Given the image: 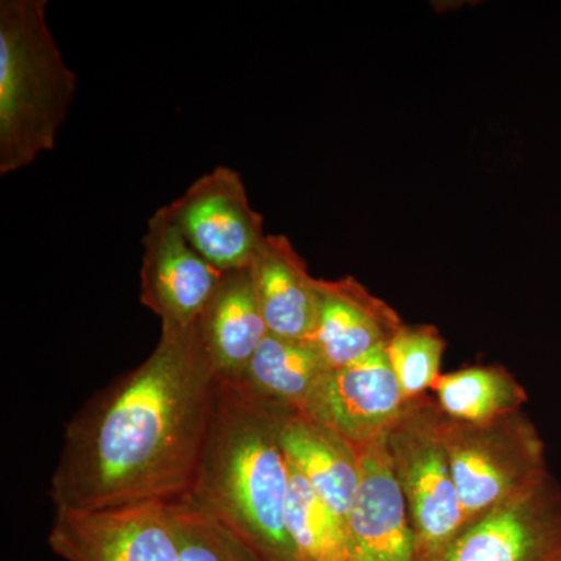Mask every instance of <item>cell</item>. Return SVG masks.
I'll use <instances>...</instances> for the list:
<instances>
[{
	"label": "cell",
	"mask_w": 561,
	"mask_h": 561,
	"mask_svg": "<svg viewBox=\"0 0 561 561\" xmlns=\"http://www.w3.org/2000/svg\"><path fill=\"white\" fill-rule=\"evenodd\" d=\"M217 382L197 324L161 327L150 356L70 419L51 476L55 511H110L184 496Z\"/></svg>",
	"instance_id": "cell-1"
},
{
	"label": "cell",
	"mask_w": 561,
	"mask_h": 561,
	"mask_svg": "<svg viewBox=\"0 0 561 561\" xmlns=\"http://www.w3.org/2000/svg\"><path fill=\"white\" fill-rule=\"evenodd\" d=\"M294 412L245 383L217 382L201 457L184 494L267 561H298L286 530L290 463L283 442Z\"/></svg>",
	"instance_id": "cell-2"
},
{
	"label": "cell",
	"mask_w": 561,
	"mask_h": 561,
	"mask_svg": "<svg viewBox=\"0 0 561 561\" xmlns=\"http://www.w3.org/2000/svg\"><path fill=\"white\" fill-rule=\"evenodd\" d=\"M46 11L47 0L0 2V175L55 149L76 95Z\"/></svg>",
	"instance_id": "cell-3"
},
{
	"label": "cell",
	"mask_w": 561,
	"mask_h": 561,
	"mask_svg": "<svg viewBox=\"0 0 561 561\" xmlns=\"http://www.w3.org/2000/svg\"><path fill=\"white\" fill-rule=\"evenodd\" d=\"M445 443L465 526L549 476L545 442L523 411L481 424L446 416Z\"/></svg>",
	"instance_id": "cell-4"
},
{
	"label": "cell",
	"mask_w": 561,
	"mask_h": 561,
	"mask_svg": "<svg viewBox=\"0 0 561 561\" xmlns=\"http://www.w3.org/2000/svg\"><path fill=\"white\" fill-rule=\"evenodd\" d=\"M446 415L427 394L409 401L387 435L391 465L415 530V561L442 552L465 527L445 443Z\"/></svg>",
	"instance_id": "cell-5"
},
{
	"label": "cell",
	"mask_w": 561,
	"mask_h": 561,
	"mask_svg": "<svg viewBox=\"0 0 561 561\" xmlns=\"http://www.w3.org/2000/svg\"><path fill=\"white\" fill-rule=\"evenodd\" d=\"M192 249L220 272L249 268L265 239L241 173L217 165L164 206Z\"/></svg>",
	"instance_id": "cell-6"
},
{
	"label": "cell",
	"mask_w": 561,
	"mask_h": 561,
	"mask_svg": "<svg viewBox=\"0 0 561 561\" xmlns=\"http://www.w3.org/2000/svg\"><path fill=\"white\" fill-rule=\"evenodd\" d=\"M47 542L65 561H180L168 502L55 511Z\"/></svg>",
	"instance_id": "cell-7"
},
{
	"label": "cell",
	"mask_w": 561,
	"mask_h": 561,
	"mask_svg": "<svg viewBox=\"0 0 561 561\" xmlns=\"http://www.w3.org/2000/svg\"><path fill=\"white\" fill-rule=\"evenodd\" d=\"M427 561H561V489L551 474L465 526Z\"/></svg>",
	"instance_id": "cell-8"
},
{
	"label": "cell",
	"mask_w": 561,
	"mask_h": 561,
	"mask_svg": "<svg viewBox=\"0 0 561 561\" xmlns=\"http://www.w3.org/2000/svg\"><path fill=\"white\" fill-rule=\"evenodd\" d=\"M142 249L140 302L160 317L161 327H195L225 272L192 249L164 206L150 217Z\"/></svg>",
	"instance_id": "cell-9"
},
{
	"label": "cell",
	"mask_w": 561,
	"mask_h": 561,
	"mask_svg": "<svg viewBox=\"0 0 561 561\" xmlns=\"http://www.w3.org/2000/svg\"><path fill=\"white\" fill-rule=\"evenodd\" d=\"M405 404L386 348H379L353 364L324 373L302 413L357 448L386 438Z\"/></svg>",
	"instance_id": "cell-10"
},
{
	"label": "cell",
	"mask_w": 561,
	"mask_h": 561,
	"mask_svg": "<svg viewBox=\"0 0 561 561\" xmlns=\"http://www.w3.org/2000/svg\"><path fill=\"white\" fill-rule=\"evenodd\" d=\"M359 485L346 518L348 561H415V530L387 437L357 446Z\"/></svg>",
	"instance_id": "cell-11"
},
{
	"label": "cell",
	"mask_w": 561,
	"mask_h": 561,
	"mask_svg": "<svg viewBox=\"0 0 561 561\" xmlns=\"http://www.w3.org/2000/svg\"><path fill=\"white\" fill-rule=\"evenodd\" d=\"M402 324L398 312L359 280L319 279V308L309 341L330 370L386 348Z\"/></svg>",
	"instance_id": "cell-12"
},
{
	"label": "cell",
	"mask_w": 561,
	"mask_h": 561,
	"mask_svg": "<svg viewBox=\"0 0 561 561\" xmlns=\"http://www.w3.org/2000/svg\"><path fill=\"white\" fill-rule=\"evenodd\" d=\"M249 271L268 332L309 341L319 308V279L294 243L283 234L265 236Z\"/></svg>",
	"instance_id": "cell-13"
},
{
	"label": "cell",
	"mask_w": 561,
	"mask_h": 561,
	"mask_svg": "<svg viewBox=\"0 0 561 561\" xmlns=\"http://www.w3.org/2000/svg\"><path fill=\"white\" fill-rule=\"evenodd\" d=\"M197 328L217 379L241 378L268 335L249 268L225 273Z\"/></svg>",
	"instance_id": "cell-14"
},
{
	"label": "cell",
	"mask_w": 561,
	"mask_h": 561,
	"mask_svg": "<svg viewBox=\"0 0 561 561\" xmlns=\"http://www.w3.org/2000/svg\"><path fill=\"white\" fill-rule=\"evenodd\" d=\"M283 442L290 463L346 526L359 485V453L356 446L298 411L287 420Z\"/></svg>",
	"instance_id": "cell-15"
},
{
	"label": "cell",
	"mask_w": 561,
	"mask_h": 561,
	"mask_svg": "<svg viewBox=\"0 0 561 561\" xmlns=\"http://www.w3.org/2000/svg\"><path fill=\"white\" fill-rule=\"evenodd\" d=\"M328 370L319 350L308 339L279 337L268 332L236 381L302 412Z\"/></svg>",
	"instance_id": "cell-16"
},
{
	"label": "cell",
	"mask_w": 561,
	"mask_h": 561,
	"mask_svg": "<svg viewBox=\"0 0 561 561\" xmlns=\"http://www.w3.org/2000/svg\"><path fill=\"white\" fill-rule=\"evenodd\" d=\"M432 391L448 419L476 424L522 412L529 400L522 382L500 365H476L446 373Z\"/></svg>",
	"instance_id": "cell-17"
},
{
	"label": "cell",
	"mask_w": 561,
	"mask_h": 561,
	"mask_svg": "<svg viewBox=\"0 0 561 561\" xmlns=\"http://www.w3.org/2000/svg\"><path fill=\"white\" fill-rule=\"evenodd\" d=\"M286 530L298 561H348L345 523L291 463Z\"/></svg>",
	"instance_id": "cell-18"
},
{
	"label": "cell",
	"mask_w": 561,
	"mask_h": 561,
	"mask_svg": "<svg viewBox=\"0 0 561 561\" xmlns=\"http://www.w3.org/2000/svg\"><path fill=\"white\" fill-rule=\"evenodd\" d=\"M180 561H267L249 541L181 496L168 502Z\"/></svg>",
	"instance_id": "cell-19"
},
{
	"label": "cell",
	"mask_w": 561,
	"mask_h": 561,
	"mask_svg": "<svg viewBox=\"0 0 561 561\" xmlns=\"http://www.w3.org/2000/svg\"><path fill=\"white\" fill-rule=\"evenodd\" d=\"M446 342L432 324H402L386 346L405 401L427 397L442 376Z\"/></svg>",
	"instance_id": "cell-20"
}]
</instances>
